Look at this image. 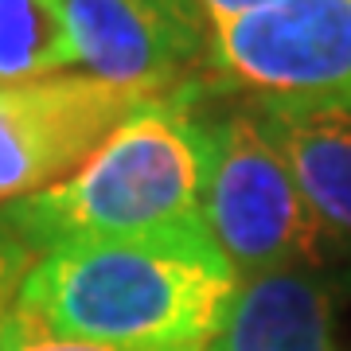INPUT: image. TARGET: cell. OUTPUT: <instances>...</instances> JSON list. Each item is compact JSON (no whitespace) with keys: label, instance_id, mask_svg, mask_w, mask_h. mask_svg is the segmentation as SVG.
I'll use <instances>...</instances> for the list:
<instances>
[{"label":"cell","instance_id":"7","mask_svg":"<svg viewBox=\"0 0 351 351\" xmlns=\"http://www.w3.org/2000/svg\"><path fill=\"white\" fill-rule=\"evenodd\" d=\"M203 351H351L339 274L281 269L246 277Z\"/></svg>","mask_w":351,"mask_h":351},{"label":"cell","instance_id":"10","mask_svg":"<svg viewBox=\"0 0 351 351\" xmlns=\"http://www.w3.org/2000/svg\"><path fill=\"white\" fill-rule=\"evenodd\" d=\"M36 258L39 254L20 234H12L0 223V348H4V336L12 328L16 313H20V293H24V281L32 274Z\"/></svg>","mask_w":351,"mask_h":351},{"label":"cell","instance_id":"6","mask_svg":"<svg viewBox=\"0 0 351 351\" xmlns=\"http://www.w3.org/2000/svg\"><path fill=\"white\" fill-rule=\"evenodd\" d=\"M86 75L164 98L203 71L207 27L188 0H63Z\"/></svg>","mask_w":351,"mask_h":351},{"label":"cell","instance_id":"8","mask_svg":"<svg viewBox=\"0 0 351 351\" xmlns=\"http://www.w3.org/2000/svg\"><path fill=\"white\" fill-rule=\"evenodd\" d=\"M262 113L269 137L285 156L316 226L324 234L328 258L351 269V106H289L250 101Z\"/></svg>","mask_w":351,"mask_h":351},{"label":"cell","instance_id":"11","mask_svg":"<svg viewBox=\"0 0 351 351\" xmlns=\"http://www.w3.org/2000/svg\"><path fill=\"white\" fill-rule=\"evenodd\" d=\"M0 351H133V348H106V343H82V339H63L51 336L39 324H32L24 313H16L8 336H4V348Z\"/></svg>","mask_w":351,"mask_h":351},{"label":"cell","instance_id":"4","mask_svg":"<svg viewBox=\"0 0 351 351\" xmlns=\"http://www.w3.org/2000/svg\"><path fill=\"white\" fill-rule=\"evenodd\" d=\"M199 78L246 101L351 106V0H269L207 27Z\"/></svg>","mask_w":351,"mask_h":351},{"label":"cell","instance_id":"2","mask_svg":"<svg viewBox=\"0 0 351 351\" xmlns=\"http://www.w3.org/2000/svg\"><path fill=\"white\" fill-rule=\"evenodd\" d=\"M203 78L129 113L101 149L55 188L0 207V223L36 254L75 242L141 239L203 223L215 117Z\"/></svg>","mask_w":351,"mask_h":351},{"label":"cell","instance_id":"5","mask_svg":"<svg viewBox=\"0 0 351 351\" xmlns=\"http://www.w3.org/2000/svg\"><path fill=\"white\" fill-rule=\"evenodd\" d=\"M145 101L94 75L0 82V207L55 188Z\"/></svg>","mask_w":351,"mask_h":351},{"label":"cell","instance_id":"12","mask_svg":"<svg viewBox=\"0 0 351 351\" xmlns=\"http://www.w3.org/2000/svg\"><path fill=\"white\" fill-rule=\"evenodd\" d=\"M188 4L203 20V27H215V24H223V20H234V16L250 12V8H262L269 0H188Z\"/></svg>","mask_w":351,"mask_h":351},{"label":"cell","instance_id":"3","mask_svg":"<svg viewBox=\"0 0 351 351\" xmlns=\"http://www.w3.org/2000/svg\"><path fill=\"white\" fill-rule=\"evenodd\" d=\"M203 223L242 281L332 265L316 215L250 101L215 117Z\"/></svg>","mask_w":351,"mask_h":351},{"label":"cell","instance_id":"9","mask_svg":"<svg viewBox=\"0 0 351 351\" xmlns=\"http://www.w3.org/2000/svg\"><path fill=\"white\" fill-rule=\"evenodd\" d=\"M75 63L63 0H0V82L63 75Z\"/></svg>","mask_w":351,"mask_h":351},{"label":"cell","instance_id":"1","mask_svg":"<svg viewBox=\"0 0 351 351\" xmlns=\"http://www.w3.org/2000/svg\"><path fill=\"white\" fill-rule=\"evenodd\" d=\"M242 277L207 226L39 254L20 313L51 336L133 351H203Z\"/></svg>","mask_w":351,"mask_h":351}]
</instances>
